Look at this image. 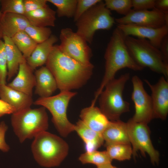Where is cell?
<instances>
[{
  "label": "cell",
  "mask_w": 168,
  "mask_h": 168,
  "mask_svg": "<svg viewBox=\"0 0 168 168\" xmlns=\"http://www.w3.org/2000/svg\"><path fill=\"white\" fill-rule=\"evenodd\" d=\"M45 64L60 91L82 87L91 78L94 68L91 63L84 64L64 54L57 44L53 46Z\"/></svg>",
  "instance_id": "cell-1"
},
{
  "label": "cell",
  "mask_w": 168,
  "mask_h": 168,
  "mask_svg": "<svg viewBox=\"0 0 168 168\" xmlns=\"http://www.w3.org/2000/svg\"><path fill=\"white\" fill-rule=\"evenodd\" d=\"M125 37L118 27L114 30L104 54V74L99 87L95 93L91 105H95L105 85L114 78L119 70L127 68L134 71H140L143 68L135 62L130 54L125 44Z\"/></svg>",
  "instance_id": "cell-2"
},
{
  "label": "cell",
  "mask_w": 168,
  "mask_h": 168,
  "mask_svg": "<svg viewBox=\"0 0 168 168\" xmlns=\"http://www.w3.org/2000/svg\"><path fill=\"white\" fill-rule=\"evenodd\" d=\"M34 138L31 151L35 160L42 167L59 166L68 154V144L55 134L45 131Z\"/></svg>",
  "instance_id": "cell-3"
},
{
  "label": "cell",
  "mask_w": 168,
  "mask_h": 168,
  "mask_svg": "<svg viewBox=\"0 0 168 168\" xmlns=\"http://www.w3.org/2000/svg\"><path fill=\"white\" fill-rule=\"evenodd\" d=\"M11 124L13 131L21 143L34 138L49 127L46 108L26 109L12 114Z\"/></svg>",
  "instance_id": "cell-4"
},
{
  "label": "cell",
  "mask_w": 168,
  "mask_h": 168,
  "mask_svg": "<svg viewBox=\"0 0 168 168\" xmlns=\"http://www.w3.org/2000/svg\"><path fill=\"white\" fill-rule=\"evenodd\" d=\"M129 78L130 74L127 73L114 78L105 85L99 96V108L110 121L120 120L122 114L129 111L130 104L123 95Z\"/></svg>",
  "instance_id": "cell-5"
},
{
  "label": "cell",
  "mask_w": 168,
  "mask_h": 168,
  "mask_svg": "<svg viewBox=\"0 0 168 168\" xmlns=\"http://www.w3.org/2000/svg\"><path fill=\"white\" fill-rule=\"evenodd\" d=\"M128 51L135 62L143 68L147 67L152 71L168 77V65H166L159 49L152 45L147 39L125 37Z\"/></svg>",
  "instance_id": "cell-6"
},
{
  "label": "cell",
  "mask_w": 168,
  "mask_h": 168,
  "mask_svg": "<svg viewBox=\"0 0 168 168\" xmlns=\"http://www.w3.org/2000/svg\"><path fill=\"white\" fill-rule=\"evenodd\" d=\"M75 22L76 32L87 43L91 44L97 30H110L115 22L110 11L101 0L85 12Z\"/></svg>",
  "instance_id": "cell-7"
},
{
  "label": "cell",
  "mask_w": 168,
  "mask_h": 168,
  "mask_svg": "<svg viewBox=\"0 0 168 168\" xmlns=\"http://www.w3.org/2000/svg\"><path fill=\"white\" fill-rule=\"evenodd\" d=\"M77 92L71 91H60L58 94L47 97H39L34 102L48 109L52 116V121L60 135L66 137L74 131L75 124L68 120L67 115L68 107L71 100Z\"/></svg>",
  "instance_id": "cell-8"
},
{
  "label": "cell",
  "mask_w": 168,
  "mask_h": 168,
  "mask_svg": "<svg viewBox=\"0 0 168 168\" xmlns=\"http://www.w3.org/2000/svg\"><path fill=\"white\" fill-rule=\"evenodd\" d=\"M126 124L132 149V155L135 157L137 152L140 151L143 156H145L146 153L148 155L152 164H158L160 154L152 144L150 138V131L147 124L135 122L130 119Z\"/></svg>",
  "instance_id": "cell-9"
},
{
  "label": "cell",
  "mask_w": 168,
  "mask_h": 168,
  "mask_svg": "<svg viewBox=\"0 0 168 168\" xmlns=\"http://www.w3.org/2000/svg\"><path fill=\"white\" fill-rule=\"evenodd\" d=\"M60 50L66 55L84 64L91 63L92 50L86 40L70 28L62 29L60 32Z\"/></svg>",
  "instance_id": "cell-10"
},
{
  "label": "cell",
  "mask_w": 168,
  "mask_h": 168,
  "mask_svg": "<svg viewBox=\"0 0 168 168\" xmlns=\"http://www.w3.org/2000/svg\"><path fill=\"white\" fill-rule=\"evenodd\" d=\"M133 91L131 99L134 105L135 112L130 119L133 121L148 124L154 119L151 96L145 90L140 78L134 75L132 78Z\"/></svg>",
  "instance_id": "cell-11"
},
{
  "label": "cell",
  "mask_w": 168,
  "mask_h": 168,
  "mask_svg": "<svg viewBox=\"0 0 168 168\" xmlns=\"http://www.w3.org/2000/svg\"><path fill=\"white\" fill-rule=\"evenodd\" d=\"M115 20L119 25L134 24L158 28L168 26V12H163L155 8L151 10L132 9L126 15Z\"/></svg>",
  "instance_id": "cell-12"
},
{
  "label": "cell",
  "mask_w": 168,
  "mask_h": 168,
  "mask_svg": "<svg viewBox=\"0 0 168 168\" xmlns=\"http://www.w3.org/2000/svg\"><path fill=\"white\" fill-rule=\"evenodd\" d=\"M165 78L161 77L155 84L144 80L151 91L154 119L163 120L166 119L168 114V82Z\"/></svg>",
  "instance_id": "cell-13"
},
{
  "label": "cell",
  "mask_w": 168,
  "mask_h": 168,
  "mask_svg": "<svg viewBox=\"0 0 168 168\" xmlns=\"http://www.w3.org/2000/svg\"><path fill=\"white\" fill-rule=\"evenodd\" d=\"M117 27L125 36H132L137 38L147 39L152 45L158 49L163 39L168 35V26L166 25L158 28L134 24H117Z\"/></svg>",
  "instance_id": "cell-14"
},
{
  "label": "cell",
  "mask_w": 168,
  "mask_h": 168,
  "mask_svg": "<svg viewBox=\"0 0 168 168\" xmlns=\"http://www.w3.org/2000/svg\"><path fill=\"white\" fill-rule=\"evenodd\" d=\"M33 71L26 60L20 64L16 76L7 86L32 96L33 89L36 85L35 76Z\"/></svg>",
  "instance_id": "cell-15"
},
{
  "label": "cell",
  "mask_w": 168,
  "mask_h": 168,
  "mask_svg": "<svg viewBox=\"0 0 168 168\" xmlns=\"http://www.w3.org/2000/svg\"><path fill=\"white\" fill-rule=\"evenodd\" d=\"M29 25L24 15L2 13L0 18V39L4 37L12 38L18 32L24 30Z\"/></svg>",
  "instance_id": "cell-16"
},
{
  "label": "cell",
  "mask_w": 168,
  "mask_h": 168,
  "mask_svg": "<svg viewBox=\"0 0 168 168\" xmlns=\"http://www.w3.org/2000/svg\"><path fill=\"white\" fill-rule=\"evenodd\" d=\"M0 97L13 107L15 112L30 108L33 103L32 96L13 89L6 84L0 83Z\"/></svg>",
  "instance_id": "cell-17"
},
{
  "label": "cell",
  "mask_w": 168,
  "mask_h": 168,
  "mask_svg": "<svg viewBox=\"0 0 168 168\" xmlns=\"http://www.w3.org/2000/svg\"><path fill=\"white\" fill-rule=\"evenodd\" d=\"M80 117L88 127L101 134L110 122L99 108L95 106L91 105L82 109Z\"/></svg>",
  "instance_id": "cell-18"
},
{
  "label": "cell",
  "mask_w": 168,
  "mask_h": 168,
  "mask_svg": "<svg viewBox=\"0 0 168 168\" xmlns=\"http://www.w3.org/2000/svg\"><path fill=\"white\" fill-rule=\"evenodd\" d=\"M36 79L35 93L40 97L51 96L58 88L56 81L49 70L46 66H41L35 73Z\"/></svg>",
  "instance_id": "cell-19"
},
{
  "label": "cell",
  "mask_w": 168,
  "mask_h": 168,
  "mask_svg": "<svg viewBox=\"0 0 168 168\" xmlns=\"http://www.w3.org/2000/svg\"><path fill=\"white\" fill-rule=\"evenodd\" d=\"M58 40V37L52 34L47 40L37 44L30 55L26 59L33 71L45 64L54 44Z\"/></svg>",
  "instance_id": "cell-20"
},
{
  "label": "cell",
  "mask_w": 168,
  "mask_h": 168,
  "mask_svg": "<svg viewBox=\"0 0 168 168\" xmlns=\"http://www.w3.org/2000/svg\"><path fill=\"white\" fill-rule=\"evenodd\" d=\"M102 135L105 146L116 143L130 144L126 123L120 120L110 121Z\"/></svg>",
  "instance_id": "cell-21"
},
{
  "label": "cell",
  "mask_w": 168,
  "mask_h": 168,
  "mask_svg": "<svg viewBox=\"0 0 168 168\" xmlns=\"http://www.w3.org/2000/svg\"><path fill=\"white\" fill-rule=\"evenodd\" d=\"M2 39L7 62V80L9 81L17 74L20 64L26 59L11 38L4 37Z\"/></svg>",
  "instance_id": "cell-22"
},
{
  "label": "cell",
  "mask_w": 168,
  "mask_h": 168,
  "mask_svg": "<svg viewBox=\"0 0 168 168\" xmlns=\"http://www.w3.org/2000/svg\"><path fill=\"white\" fill-rule=\"evenodd\" d=\"M74 131L84 142L86 152L96 150L104 142L101 134L90 128L81 119L75 124Z\"/></svg>",
  "instance_id": "cell-23"
},
{
  "label": "cell",
  "mask_w": 168,
  "mask_h": 168,
  "mask_svg": "<svg viewBox=\"0 0 168 168\" xmlns=\"http://www.w3.org/2000/svg\"><path fill=\"white\" fill-rule=\"evenodd\" d=\"M56 12L48 5L35 11L26 13L24 16L30 25L41 27H54Z\"/></svg>",
  "instance_id": "cell-24"
},
{
  "label": "cell",
  "mask_w": 168,
  "mask_h": 168,
  "mask_svg": "<svg viewBox=\"0 0 168 168\" xmlns=\"http://www.w3.org/2000/svg\"><path fill=\"white\" fill-rule=\"evenodd\" d=\"M11 38L26 59L30 55L38 44L24 30L18 32Z\"/></svg>",
  "instance_id": "cell-25"
},
{
  "label": "cell",
  "mask_w": 168,
  "mask_h": 168,
  "mask_svg": "<svg viewBox=\"0 0 168 168\" xmlns=\"http://www.w3.org/2000/svg\"><path fill=\"white\" fill-rule=\"evenodd\" d=\"M79 161L82 164H91L99 167L111 163L112 160L106 151L86 152L79 157Z\"/></svg>",
  "instance_id": "cell-26"
},
{
  "label": "cell",
  "mask_w": 168,
  "mask_h": 168,
  "mask_svg": "<svg viewBox=\"0 0 168 168\" xmlns=\"http://www.w3.org/2000/svg\"><path fill=\"white\" fill-rule=\"evenodd\" d=\"M109 156L113 160L123 161L130 160L133 154L130 144L116 143L105 146Z\"/></svg>",
  "instance_id": "cell-27"
},
{
  "label": "cell",
  "mask_w": 168,
  "mask_h": 168,
  "mask_svg": "<svg viewBox=\"0 0 168 168\" xmlns=\"http://www.w3.org/2000/svg\"><path fill=\"white\" fill-rule=\"evenodd\" d=\"M47 1L56 7V14L58 17H73L77 0H47Z\"/></svg>",
  "instance_id": "cell-28"
},
{
  "label": "cell",
  "mask_w": 168,
  "mask_h": 168,
  "mask_svg": "<svg viewBox=\"0 0 168 168\" xmlns=\"http://www.w3.org/2000/svg\"><path fill=\"white\" fill-rule=\"evenodd\" d=\"M24 31L37 44L44 41L52 35L50 28L36 26L30 24Z\"/></svg>",
  "instance_id": "cell-29"
},
{
  "label": "cell",
  "mask_w": 168,
  "mask_h": 168,
  "mask_svg": "<svg viewBox=\"0 0 168 168\" xmlns=\"http://www.w3.org/2000/svg\"><path fill=\"white\" fill-rule=\"evenodd\" d=\"M104 2L107 9L124 16L132 9V0H105Z\"/></svg>",
  "instance_id": "cell-30"
},
{
  "label": "cell",
  "mask_w": 168,
  "mask_h": 168,
  "mask_svg": "<svg viewBox=\"0 0 168 168\" xmlns=\"http://www.w3.org/2000/svg\"><path fill=\"white\" fill-rule=\"evenodd\" d=\"M0 8L3 13H12L24 15L23 0H1Z\"/></svg>",
  "instance_id": "cell-31"
},
{
  "label": "cell",
  "mask_w": 168,
  "mask_h": 168,
  "mask_svg": "<svg viewBox=\"0 0 168 168\" xmlns=\"http://www.w3.org/2000/svg\"><path fill=\"white\" fill-rule=\"evenodd\" d=\"M7 76V62L3 40H0V83L6 84Z\"/></svg>",
  "instance_id": "cell-32"
},
{
  "label": "cell",
  "mask_w": 168,
  "mask_h": 168,
  "mask_svg": "<svg viewBox=\"0 0 168 168\" xmlns=\"http://www.w3.org/2000/svg\"><path fill=\"white\" fill-rule=\"evenodd\" d=\"M101 0H77L73 21L75 22L85 12Z\"/></svg>",
  "instance_id": "cell-33"
},
{
  "label": "cell",
  "mask_w": 168,
  "mask_h": 168,
  "mask_svg": "<svg viewBox=\"0 0 168 168\" xmlns=\"http://www.w3.org/2000/svg\"><path fill=\"white\" fill-rule=\"evenodd\" d=\"M23 2L25 13L48 6L47 0H23Z\"/></svg>",
  "instance_id": "cell-34"
},
{
  "label": "cell",
  "mask_w": 168,
  "mask_h": 168,
  "mask_svg": "<svg viewBox=\"0 0 168 168\" xmlns=\"http://www.w3.org/2000/svg\"><path fill=\"white\" fill-rule=\"evenodd\" d=\"M155 0H132V9L141 11L152 9L155 8Z\"/></svg>",
  "instance_id": "cell-35"
},
{
  "label": "cell",
  "mask_w": 168,
  "mask_h": 168,
  "mask_svg": "<svg viewBox=\"0 0 168 168\" xmlns=\"http://www.w3.org/2000/svg\"><path fill=\"white\" fill-rule=\"evenodd\" d=\"M8 126L4 121L0 122V150L3 152H7L10 149L5 140V135Z\"/></svg>",
  "instance_id": "cell-36"
},
{
  "label": "cell",
  "mask_w": 168,
  "mask_h": 168,
  "mask_svg": "<svg viewBox=\"0 0 168 168\" xmlns=\"http://www.w3.org/2000/svg\"><path fill=\"white\" fill-rule=\"evenodd\" d=\"M159 49L165 64L168 65V35L162 40Z\"/></svg>",
  "instance_id": "cell-37"
},
{
  "label": "cell",
  "mask_w": 168,
  "mask_h": 168,
  "mask_svg": "<svg viewBox=\"0 0 168 168\" xmlns=\"http://www.w3.org/2000/svg\"><path fill=\"white\" fill-rule=\"evenodd\" d=\"M16 112L15 109L1 99H0V112L4 115L12 114Z\"/></svg>",
  "instance_id": "cell-38"
},
{
  "label": "cell",
  "mask_w": 168,
  "mask_h": 168,
  "mask_svg": "<svg viewBox=\"0 0 168 168\" xmlns=\"http://www.w3.org/2000/svg\"><path fill=\"white\" fill-rule=\"evenodd\" d=\"M155 7L163 12H168V0H155Z\"/></svg>",
  "instance_id": "cell-39"
},
{
  "label": "cell",
  "mask_w": 168,
  "mask_h": 168,
  "mask_svg": "<svg viewBox=\"0 0 168 168\" xmlns=\"http://www.w3.org/2000/svg\"><path fill=\"white\" fill-rule=\"evenodd\" d=\"M97 168H119L113 166L111 163L97 167Z\"/></svg>",
  "instance_id": "cell-40"
},
{
  "label": "cell",
  "mask_w": 168,
  "mask_h": 168,
  "mask_svg": "<svg viewBox=\"0 0 168 168\" xmlns=\"http://www.w3.org/2000/svg\"><path fill=\"white\" fill-rule=\"evenodd\" d=\"M2 13L1 12V8H0V18L1 17V16H2Z\"/></svg>",
  "instance_id": "cell-41"
},
{
  "label": "cell",
  "mask_w": 168,
  "mask_h": 168,
  "mask_svg": "<svg viewBox=\"0 0 168 168\" xmlns=\"http://www.w3.org/2000/svg\"><path fill=\"white\" fill-rule=\"evenodd\" d=\"M4 115L3 114L0 112V117Z\"/></svg>",
  "instance_id": "cell-42"
}]
</instances>
